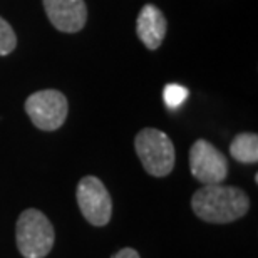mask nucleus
Here are the masks:
<instances>
[{
  "mask_svg": "<svg viewBox=\"0 0 258 258\" xmlns=\"http://www.w3.org/2000/svg\"><path fill=\"white\" fill-rule=\"evenodd\" d=\"M193 213L213 225L236 221L248 213L250 198L243 189L225 184H205L191 198Z\"/></svg>",
  "mask_w": 258,
  "mask_h": 258,
  "instance_id": "nucleus-1",
  "label": "nucleus"
},
{
  "mask_svg": "<svg viewBox=\"0 0 258 258\" xmlns=\"http://www.w3.org/2000/svg\"><path fill=\"white\" fill-rule=\"evenodd\" d=\"M15 241L24 258H45L55 241L54 226L40 210H24L15 225Z\"/></svg>",
  "mask_w": 258,
  "mask_h": 258,
  "instance_id": "nucleus-2",
  "label": "nucleus"
},
{
  "mask_svg": "<svg viewBox=\"0 0 258 258\" xmlns=\"http://www.w3.org/2000/svg\"><path fill=\"white\" fill-rule=\"evenodd\" d=\"M136 154L144 171L151 176L164 178L174 168V146L166 133L154 127H144L134 139Z\"/></svg>",
  "mask_w": 258,
  "mask_h": 258,
  "instance_id": "nucleus-3",
  "label": "nucleus"
},
{
  "mask_svg": "<svg viewBox=\"0 0 258 258\" xmlns=\"http://www.w3.org/2000/svg\"><path fill=\"white\" fill-rule=\"evenodd\" d=\"M25 112L40 131H55L64 124L67 111L66 96L60 91L44 89L30 94L25 101Z\"/></svg>",
  "mask_w": 258,
  "mask_h": 258,
  "instance_id": "nucleus-4",
  "label": "nucleus"
},
{
  "mask_svg": "<svg viewBox=\"0 0 258 258\" xmlns=\"http://www.w3.org/2000/svg\"><path fill=\"white\" fill-rule=\"evenodd\" d=\"M82 216L92 226H106L112 216V198L97 176H84L76 189Z\"/></svg>",
  "mask_w": 258,
  "mask_h": 258,
  "instance_id": "nucleus-5",
  "label": "nucleus"
},
{
  "mask_svg": "<svg viewBox=\"0 0 258 258\" xmlns=\"http://www.w3.org/2000/svg\"><path fill=\"white\" fill-rule=\"evenodd\" d=\"M189 169L201 184H218L228 174V161L210 141L198 139L189 149Z\"/></svg>",
  "mask_w": 258,
  "mask_h": 258,
  "instance_id": "nucleus-6",
  "label": "nucleus"
},
{
  "mask_svg": "<svg viewBox=\"0 0 258 258\" xmlns=\"http://www.w3.org/2000/svg\"><path fill=\"white\" fill-rule=\"evenodd\" d=\"M50 24L60 32L76 34L82 30L87 20L84 0H42Z\"/></svg>",
  "mask_w": 258,
  "mask_h": 258,
  "instance_id": "nucleus-7",
  "label": "nucleus"
},
{
  "mask_svg": "<svg viewBox=\"0 0 258 258\" xmlns=\"http://www.w3.org/2000/svg\"><path fill=\"white\" fill-rule=\"evenodd\" d=\"M166 30L168 22L161 10L153 4L144 5L136 20V32L139 40L149 50H156L163 44Z\"/></svg>",
  "mask_w": 258,
  "mask_h": 258,
  "instance_id": "nucleus-8",
  "label": "nucleus"
},
{
  "mask_svg": "<svg viewBox=\"0 0 258 258\" xmlns=\"http://www.w3.org/2000/svg\"><path fill=\"white\" fill-rule=\"evenodd\" d=\"M231 158L245 164H255L258 161V136L255 133H241L230 144Z\"/></svg>",
  "mask_w": 258,
  "mask_h": 258,
  "instance_id": "nucleus-9",
  "label": "nucleus"
},
{
  "mask_svg": "<svg viewBox=\"0 0 258 258\" xmlns=\"http://www.w3.org/2000/svg\"><path fill=\"white\" fill-rule=\"evenodd\" d=\"M17 47V35L5 19L0 17V55H9Z\"/></svg>",
  "mask_w": 258,
  "mask_h": 258,
  "instance_id": "nucleus-10",
  "label": "nucleus"
},
{
  "mask_svg": "<svg viewBox=\"0 0 258 258\" xmlns=\"http://www.w3.org/2000/svg\"><path fill=\"white\" fill-rule=\"evenodd\" d=\"M163 97H164V102H166V106L169 109H176V107H179L184 101H186L188 89L179 84H168L163 91Z\"/></svg>",
  "mask_w": 258,
  "mask_h": 258,
  "instance_id": "nucleus-11",
  "label": "nucleus"
},
{
  "mask_svg": "<svg viewBox=\"0 0 258 258\" xmlns=\"http://www.w3.org/2000/svg\"><path fill=\"white\" fill-rule=\"evenodd\" d=\"M111 258H141L139 253L134 248H122L119 251H116Z\"/></svg>",
  "mask_w": 258,
  "mask_h": 258,
  "instance_id": "nucleus-12",
  "label": "nucleus"
}]
</instances>
